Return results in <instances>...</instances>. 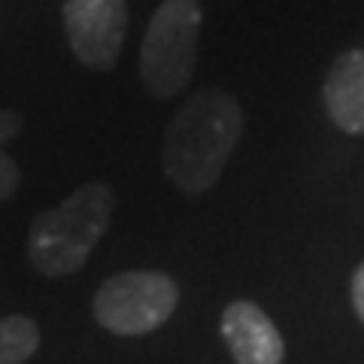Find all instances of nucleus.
<instances>
[{
    "mask_svg": "<svg viewBox=\"0 0 364 364\" xmlns=\"http://www.w3.org/2000/svg\"><path fill=\"white\" fill-rule=\"evenodd\" d=\"M322 100L340 131L364 134V49H349L331 64Z\"/></svg>",
    "mask_w": 364,
    "mask_h": 364,
    "instance_id": "0eeeda50",
    "label": "nucleus"
},
{
    "mask_svg": "<svg viewBox=\"0 0 364 364\" xmlns=\"http://www.w3.org/2000/svg\"><path fill=\"white\" fill-rule=\"evenodd\" d=\"M116 195L107 182H85L58 207L40 213L28 231V258L43 277H70L82 270L107 234Z\"/></svg>",
    "mask_w": 364,
    "mask_h": 364,
    "instance_id": "f03ea898",
    "label": "nucleus"
},
{
    "mask_svg": "<svg viewBox=\"0 0 364 364\" xmlns=\"http://www.w3.org/2000/svg\"><path fill=\"white\" fill-rule=\"evenodd\" d=\"M179 304V286L161 270H124L95 291L91 313L97 325L119 337L158 331Z\"/></svg>",
    "mask_w": 364,
    "mask_h": 364,
    "instance_id": "20e7f679",
    "label": "nucleus"
},
{
    "mask_svg": "<svg viewBox=\"0 0 364 364\" xmlns=\"http://www.w3.org/2000/svg\"><path fill=\"white\" fill-rule=\"evenodd\" d=\"M198 0H161L140 46V79L152 97H173L191 82L200 37Z\"/></svg>",
    "mask_w": 364,
    "mask_h": 364,
    "instance_id": "7ed1b4c3",
    "label": "nucleus"
},
{
    "mask_svg": "<svg viewBox=\"0 0 364 364\" xmlns=\"http://www.w3.org/2000/svg\"><path fill=\"white\" fill-rule=\"evenodd\" d=\"M67 43L88 70L109 73L128 37V0H64Z\"/></svg>",
    "mask_w": 364,
    "mask_h": 364,
    "instance_id": "39448f33",
    "label": "nucleus"
},
{
    "mask_svg": "<svg viewBox=\"0 0 364 364\" xmlns=\"http://www.w3.org/2000/svg\"><path fill=\"white\" fill-rule=\"evenodd\" d=\"M222 337L234 364H282L286 340L273 318L252 301H234L222 313Z\"/></svg>",
    "mask_w": 364,
    "mask_h": 364,
    "instance_id": "423d86ee",
    "label": "nucleus"
},
{
    "mask_svg": "<svg viewBox=\"0 0 364 364\" xmlns=\"http://www.w3.org/2000/svg\"><path fill=\"white\" fill-rule=\"evenodd\" d=\"M243 136V109L222 88H200L167 124L164 173L186 195H203L222 179L225 164Z\"/></svg>",
    "mask_w": 364,
    "mask_h": 364,
    "instance_id": "f257e3e1",
    "label": "nucleus"
},
{
    "mask_svg": "<svg viewBox=\"0 0 364 364\" xmlns=\"http://www.w3.org/2000/svg\"><path fill=\"white\" fill-rule=\"evenodd\" d=\"M40 349V328L31 316L0 318V364H25Z\"/></svg>",
    "mask_w": 364,
    "mask_h": 364,
    "instance_id": "6e6552de",
    "label": "nucleus"
},
{
    "mask_svg": "<svg viewBox=\"0 0 364 364\" xmlns=\"http://www.w3.org/2000/svg\"><path fill=\"white\" fill-rule=\"evenodd\" d=\"M352 306H355V316L364 325V261L352 273Z\"/></svg>",
    "mask_w": 364,
    "mask_h": 364,
    "instance_id": "9d476101",
    "label": "nucleus"
},
{
    "mask_svg": "<svg viewBox=\"0 0 364 364\" xmlns=\"http://www.w3.org/2000/svg\"><path fill=\"white\" fill-rule=\"evenodd\" d=\"M21 124H25V119H21L16 109H0V200L13 198L18 191V182H21L18 164L13 161V155L4 149V146L21 131Z\"/></svg>",
    "mask_w": 364,
    "mask_h": 364,
    "instance_id": "1a4fd4ad",
    "label": "nucleus"
}]
</instances>
